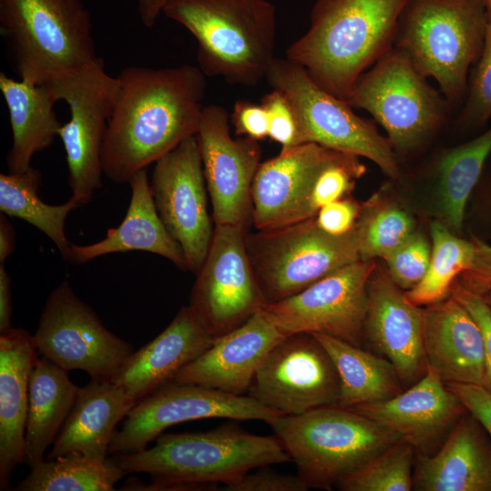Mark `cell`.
I'll use <instances>...</instances> for the list:
<instances>
[{
    "label": "cell",
    "instance_id": "6da1fadb",
    "mask_svg": "<svg viewBox=\"0 0 491 491\" xmlns=\"http://www.w3.org/2000/svg\"><path fill=\"white\" fill-rule=\"evenodd\" d=\"M205 76L192 65L124 68L104 142V175L117 184L129 183L195 136L205 107Z\"/></svg>",
    "mask_w": 491,
    "mask_h": 491
},
{
    "label": "cell",
    "instance_id": "7a4b0ae2",
    "mask_svg": "<svg viewBox=\"0 0 491 491\" xmlns=\"http://www.w3.org/2000/svg\"><path fill=\"white\" fill-rule=\"evenodd\" d=\"M151 448L115 455L126 474L145 473L150 484L127 481L121 490H213L261 466L291 462L276 436L250 434L234 424L206 432L161 434Z\"/></svg>",
    "mask_w": 491,
    "mask_h": 491
},
{
    "label": "cell",
    "instance_id": "3957f363",
    "mask_svg": "<svg viewBox=\"0 0 491 491\" xmlns=\"http://www.w3.org/2000/svg\"><path fill=\"white\" fill-rule=\"evenodd\" d=\"M409 0H316L306 32L286 51L314 81L348 103L363 73L393 46Z\"/></svg>",
    "mask_w": 491,
    "mask_h": 491
},
{
    "label": "cell",
    "instance_id": "277c9868",
    "mask_svg": "<svg viewBox=\"0 0 491 491\" xmlns=\"http://www.w3.org/2000/svg\"><path fill=\"white\" fill-rule=\"evenodd\" d=\"M163 15L195 38L206 76L256 85L276 58V9L268 0H169Z\"/></svg>",
    "mask_w": 491,
    "mask_h": 491
},
{
    "label": "cell",
    "instance_id": "5b68a950",
    "mask_svg": "<svg viewBox=\"0 0 491 491\" xmlns=\"http://www.w3.org/2000/svg\"><path fill=\"white\" fill-rule=\"evenodd\" d=\"M0 30L19 79L31 84L58 83L100 59L81 0H0Z\"/></svg>",
    "mask_w": 491,
    "mask_h": 491
},
{
    "label": "cell",
    "instance_id": "8992f818",
    "mask_svg": "<svg viewBox=\"0 0 491 491\" xmlns=\"http://www.w3.org/2000/svg\"><path fill=\"white\" fill-rule=\"evenodd\" d=\"M489 19L482 0H409L394 47L425 76L433 77L449 104L466 96L468 73L483 50Z\"/></svg>",
    "mask_w": 491,
    "mask_h": 491
},
{
    "label": "cell",
    "instance_id": "52a82bcc",
    "mask_svg": "<svg viewBox=\"0 0 491 491\" xmlns=\"http://www.w3.org/2000/svg\"><path fill=\"white\" fill-rule=\"evenodd\" d=\"M268 425L309 488L330 490L401 437L365 415L338 405L282 415Z\"/></svg>",
    "mask_w": 491,
    "mask_h": 491
},
{
    "label": "cell",
    "instance_id": "ba28073f",
    "mask_svg": "<svg viewBox=\"0 0 491 491\" xmlns=\"http://www.w3.org/2000/svg\"><path fill=\"white\" fill-rule=\"evenodd\" d=\"M246 246L267 305L360 260L356 225L345 235H333L318 226L316 216L276 228L247 231Z\"/></svg>",
    "mask_w": 491,
    "mask_h": 491
},
{
    "label": "cell",
    "instance_id": "9c48e42d",
    "mask_svg": "<svg viewBox=\"0 0 491 491\" xmlns=\"http://www.w3.org/2000/svg\"><path fill=\"white\" fill-rule=\"evenodd\" d=\"M290 103L297 124L296 145L315 143L366 157L391 178L399 176L397 157L389 140L371 121L356 115L347 102L325 90L298 64L275 58L266 78Z\"/></svg>",
    "mask_w": 491,
    "mask_h": 491
},
{
    "label": "cell",
    "instance_id": "30bf717a",
    "mask_svg": "<svg viewBox=\"0 0 491 491\" xmlns=\"http://www.w3.org/2000/svg\"><path fill=\"white\" fill-rule=\"evenodd\" d=\"M348 104L371 114L386 131L393 149L403 153L435 133L450 105L394 46L361 75Z\"/></svg>",
    "mask_w": 491,
    "mask_h": 491
},
{
    "label": "cell",
    "instance_id": "8fae6325",
    "mask_svg": "<svg viewBox=\"0 0 491 491\" xmlns=\"http://www.w3.org/2000/svg\"><path fill=\"white\" fill-rule=\"evenodd\" d=\"M57 101L69 107L70 118L59 137L66 155L72 196L83 205L102 186L103 148L108 121L118 91L117 76L110 75L100 58L86 69L50 85Z\"/></svg>",
    "mask_w": 491,
    "mask_h": 491
},
{
    "label": "cell",
    "instance_id": "7c38bea8",
    "mask_svg": "<svg viewBox=\"0 0 491 491\" xmlns=\"http://www.w3.org/2000/svg\"><path fill=\"white\" fill-rule=\"evenodd\" d=\"M33 338L42 356L67 371H85L92 380H112L135 351L103 325L67 281L50 293Z\"/></svg>",
    "mask_w": 491,
    "mask_h": 491
},
{
    "label": "cell",
    "instance_id": "4fadbf2b",
    "mask_svg": "<svg viewBox=\"0 0 491 491\" xmlns=\"http://www.w3.org/2000/svg\"><path fill=\"white\" fill-rule=\"evenodd\" d=\"M246 233L235 225H215L196 273L189 306L214 337L238 327L267 305L249 261Z\"/></svg>",
    "mask_w": 491,
    "mask_h": 491
},
{
    "label": "cell",
    "instance_id": "5bb4252c",
    "mask_svg": "<svg viewBox=\"0 0 491 491\" xmlns=\"http://www.w3.org/2000/svg\"><path fill=\"white\" fill-rule=\"evenodd\" d=\"M248 396L281 415L337 405L340 378L327 351L310 333L286 336L258 367Z\"/></svg>",
    "mask_w": 491,
    "mask_h": 491
},
{
    "label": "cell",
    "instance_id": "9a60e30c",
    "mask_svg": "<svg viewBox=\"0 0 491 491\" xmlns=\"http://www.w3.org/2000/svg\"><path fill=\"white\" fill-rule=\"evenodd\" d=\"M280 413L247 395L235 396L202 386L168 382L140 399L116 430L109 453L124 455L146 448L167 427L203 418L261 420L270 423Z\"/></svg>",
    "mask_w": 491,
    "mask_h": 491
},
{
    "label": "cell",
    "instance_id": "2e32d148",
    "mask_svg": "<svg viewBox=\"0 0 491 491\" xmlns=\"http://www.w3.org/2000/svg\"><path fill=\"white\" fill-rule=\"evenodd\" d=\"M376 267L374 260H359L265 308L287 336L324 334L361 346L365 340L366 287Z\"/></svg>",
    "mask_w": 491,
    "mask_h": 491
},
{
    "label": "cell",
    "instance_id": "e0dca14e",
    "mask_svg": "<svg viewBox=\"0 0 491 491\" xmlns=\"http://www.w3.org/2000/svg\"><path fill=\"white\" fill-rule=\"evenodd\" d=\"M150 186L157 213L181 246L187 270L196 274L207 255L214 228L195 135L155 163Z\"/></svg>",
    "mask_w": 491,
    "mask_h": 491
},
{
    "label": "cell",
    "instance_id": "ac0fdd59",
    "mask_svg": "<svg viewBox=\"0 0 491 491\" xmlns=\"http://www.w3.org/2000/svg\"><path fill=\"white\" fill-rule=\"evenodd\" d=\"M195 137L215 225L248 231L253 225L252 184L262 163L258 141L234 138L227 111L215 104L205 105Z\"/></svg>",
    "mask_w": 491,
    "mask_h": 491
},
{
    "label": "cell",
    "instance_id": "d6986e66",
    "mask_svg": "<svg viewBox=\"0 0 491 491\" xmlns=\"http://www.w3.org/2000/svg\"><path fill=\"white\" fill-rule=\"evenodd\" d=\"M342 153L306 143L281 148L277 155L262 162L251 189L255 228H276L315 217L311 208L315 185Z\"/></svg>",
    "mask_w": 491,
    "mask_h": 491
},
{
    "label": "cell",
    "instance_id": "ffe728a7",
    "mask_svg": "<svg viewBox=\"0 0 491 491\" xmlns=\"http://www.w3.org/2000/svg\"><path fill=\"white\" fill-rule=\"evenodd\" d=\"M286 336L264 307L238 327L215 337L172 381L245 396L266 355Z\"/></svg>",
    "mask_w": 491,
    "mask_h": 491
},
{
    "label": "cell",
    "instance_id": "44dd1931",
    "mask_svg": "<svg viewBox=\"0 0 491 491\" xmlns=\"http://www.w3.org/2000/svg\"><path fill=\"white\" fill-rule=\"evenodd\" d=\"M393 430L421 455H432L442 446L466 408L442 380L426 368L407 390L378 403L351 407Z\"/></svg>",
    "mask_w": 491,
    "mask_h": 491
},
{
    "label": "cell",
    "instance_id": "7402d4cb",
    "mask_svg": "<svg viewBox=\"0 0 491 491\" xmlns=\"http://www.w3.org/2000/svg\"><path fill=\"white\" fill-rule=\"evenodd\" d=\"M364 336L394 366L402 385L426 372L424 309L410 303L388 275L376 267L366 287Z\"/></svg>",
    "mask_w": 491,
    "mask_h": 491
},
{
    "label": "cell",
    "instance_id": "603a6c76",
    "mask_svg": "<svg viewBox=\"0 0 491 491\" xmlns=\"http://www.w3.org/2000/svg\"><path fill=\"white\" fill-rule=\"evenodd\" d=\"M190 306L177 312L155 338L134 351L111 381L136 404L171 382L187 363L207 349L214 340Z\"/></svg>",
    "mask_w": 491,
    "mask_h": 491
},
{
    "label": "cell",
    "instance_id": "cb8c5ba5",
    "mask_svg": "<svg viewBox=\"0 0 491 491\" xmlns=\"http://www.w3.org/2000/svg\"><path fill=\"white\" fill-rule=\"evenodd\" d=\"M426 368L445 383L486 385L481 330L466 307L450 295L424 308Z\"/></svg>",
    "mask_w": 491,
    "mask_h": 491
},
{
    "label": "cell",
    "instance_id": "d4e9b609",
    "mask_svg": "<svg viewBox=\"0 0 491 491\" xmlns=\"http://www.w3.org/2000/svg\"><path fill=\"white\" fill-rule=\"evenodd\" d=\"M413 489L491 491V438L468 411L437 451L416 453Z\"/></svg>",
    "mask_w": 491,
    "mask_h": 491
},
{
    "label": "cell",
    "instance_id": "484cf974",
    "mask_svg": "<svg viewBox=\"0 0 491 491\" xmlns=\"http://www.w3.org/2000/svg\"><path fill=\"white\" fill-rule=\"evenodd\" d=\"M33 335L12 327L0 334V489H10L25 462L30 376L37 358Z\"/></svg>",
    "mask_w": 491,
    "mask_h": 491
},
{
    "label": "cell",
    "instance_id": "4316f807",
    "mask_svg": "<svg viewBox=\"0 0 491 491\" xmlns=\"http://www.w3.org/2000/svg\"><path fill=\"white\" fill-rule=\"evenodd\" d=\"M135 403L111 380H92L80 387L76 401L46 459L79 454L105 461L116 426Z\"/></svg>",
    "mask_w": 491,
    "mask_h": 491
},
{
    "label": "cell",
    "instance_id": "83f0119b",
    "mask_svg": "<svg viewBox=\"0 0 491 491\" xmlns=\"http://www.w3.org/2000/svg\"><path fill=\"white\" fill-rule=\"evenodd\" d=\"M131 199L122 223L108 229L100 241L86 246H71L69 261L85 264L96 257L133 250L159 255L178 268L187 270L184 252L163 224L152 195L146 169L135 174L128 183Z\"/></svg>",
    "mask_w": 491,
    "mask_h": 491
},
{
    "label": "cell",
    "instance_id": "f1b7e54d",
    "mask_svg": "<svg viewBox=\"0 0 491 491\" xmlns=\"http://www.w3.org/2000/svg\"><path fill=\"white\" fill-rule=\"evenodd\" d=\"M0 90L5 102L12 132L6 157L9 173L24 172L34 155L49 148L63 124L55 105L58 102L50 85H35L0 74Z\"/></svg>",
    "mask_w": 491,
    "mask_h": 491
},
{
    "label": "cell",
    "instance_id": "f546056e",
    "mask_svg": "<svg viewBox=\"0 0 491 491\" xmlns=\"http://www.w3.org/2000/svg\"><path fill=\"white\" fill-rule=\"evenodd\" d=\"M67 370L49 359L37 357L29 382L25 462L33 467L45 460L76 401L80 387Z\"/></svg>",
    "mask_w": 491,
    "mask_h": 491
},
{
    "label": "cell",
    "instance_id": "4dcf8cb0",
    "mask_svg": "<svg viewBox=\"0 0 491 491\" xmlns=\"http://www.w3.org/2000/svg\"><path fill=\"white\" fill-rule=\"evenodd\" d=\"M313 335L327 351L338 373V406L351 408L378 403L402 392L399 376L386 358L327 335Z\"/></svg>",
    "mask_w": 491,
    "mask_h": 491
},
{
    "label": "cell",
    "instance_id": "1f68e13d",
    "mask_svg": "<svg viewBox=\"0 0 491 491\" xmlns=\"http://www.w3.org/2000/svg\"><path fill=\"white\" fill-rule=\"evenodd\" d=\"M41 182V172L34 167L20 173H2L0 211L5 215L23 219L36 227L55 245L68 262L72 244L65 235V220L82 205L74 196L62 205L45 203L38 195Z\"/></svg>",
    "mask_w": 491,
    "mask_h": 491
},
{
    "label": "cell",
    "instance_id": "d6a6232c",
    "mask_svg": "<svg viewBox=\"0 0 491 491\" xmlns=\"http://www.w3.org/2000/svg\"><path fill=\"white\" fill-rule=\"evenodd\" d=\"M491 154V127L456 146L437 164L440 209L448 226L462 229L467 201Z\"/></svg>",
    "mask_w": 491,
    "mask_h": 491
},
{
    "label": "cell",
    "instance_id": "836d02e7",
    "mask_svg": "<svg viewBox=\"0 0 491 491\" xmlns=\"http://www.w3.org/2000/svg\"><path fill=\"white\" fill-rule=\"evenodd\" d=\"M125 475L113 457L105 461L79 454L43 460L16 486L18 491H111Z\"/></svg>",
    "mask_w": 491,
    "mask_h": 491
},
{
    "label": "cell",
    "instance_id": "e575fe53",
    "mask_svg": "<svg viewBox=\"0 0 491 491\" xmlns=\"http://www.w3.org/2000/svg\"><path fill=\"white\" fill-rule=\"evenodd\" d=\"M432 238L431 258L422 280L405 295L416 306L440 302L451 294L456 278L472 264L475 246L472 240L455 235L439 221L430 225Z\"/></svg>",
    "mask_w": 491,
    "mask_h": 491
},
{
    "label": "cell",
    "instance_id": "d590c367",
    "mask_svg": "<svg viewBox=\"0 0 491 491\" xmlns=\"http://www.w3.org/2000/svg\"><path fill=\"white\" fill-rule=\"evenodd\" d=\"M416 450L400 438L336 486L343 491H410Z\"/></svg>",
    "mask_w": 491,
    "mask_h": 491
},
{
    "label": "cell",
    "instance_id": "8d00e7d4",
    "mask_svg": "<svg viewBox=\"0 0 491 491\" xmlns=\"http://www.w3.org/2000/svg\"><path fill=\"white\" fill-rule=\"evenodd\" d=\"M377 202L372 198L361 206L356 223L362 261L376 257L386 260L415 233L410 215L399 207L381 205Z\"/></svg>",
    "mask_w": 491,
    "mask_h": 491
},
{
    "label": "cell",
    "instance_id": "74e56055",
    "mask_svg": "<svg viewBox=\"0 0 491 491\" xmlns=\"http://www.w3.org/2000/svg\"><path fill=\"white\" fill-rule=\"evenodd\" d=\"M461 122L470 127L486 125L491 118V21L479 59L467 85Z\"/></svg>",
    "mask_w": 491,
    "mask_h": 491
},
{
    "label": "cell",
    "instance_id": "f35d334b",
    "mask_svg": "<svg viewBox=\"0 0 491 491\" xmlns=\"http://www.w3.org/2000/svg\"><path fill=\"white\" fill-rule=\"evenodd\" d=\"M430 258L428 242L424 235L415 232L386 259L388 276L399 288L407 291L425 276Z\"/></svg>",
    "mask_w": 491,
    "mask_h": 491
},
{
    "label": "cell",
    "instance_id": "ab89813d",
    "mask_svg": "<svg viewBox=\"0 0 491 491\" xmlns=\"http://www.w3.org/2000/svg\"><path fill=\"white\" fill-rule=\"evenodd\" d=\"M261 105L268 115V137L281 145V148L296 145L297 124L294 110L286 97L272 89L265 95Z\"/></svg>",
    "mask_w": 491,
    "mask_h": 491
},
{
    "label": "cell",
    "instance_id": "60d3db41",
    "mask_svg": "<svg viewBox=\"0 0 491 491\" xmlns=\"http://www.w3.org/2000/svg\"><path fill=\"white\" fill-rule=\"evenodd\" d=\"M270 466L255 468L239 478L223 485L225 491H306L309 489L297 476L279 474Z\"/></svg>",
    "mask_w": 491,
    "mask_h": 491
},
{
    "label": "cell",
    "instance_id": "b9f144b4",
    "mask_svg": "<svg viewBox=\"0 0 491 491\" xmlns=\"http://www.w3.org/2000/svg\"><path fill=\"white\" fill-rule=\"evenodd\" d=\"M459 301L477 323L484 340L486 356V385L484 387L491 392V307L484 296L476 295L456 280L451 287V294Z\"/></svg>",
    "mask_w": 491,
    "mask_h": 491
},
{
    "label": "cell",
    "instance_id": "7bdbcfd3",
    "mask_svg": "<svg viewBox=\"0 0 491 491\" xmlns=\"http://www.w3.org/2000/svg\"><path fill=\"white\" fill-rule=\"evenodd\" d=\"M475 253L471 266L458 277L457 282L467 290L485 296L491 291V245L472 235Z\"/></svg>",
    "mask_w": 491,
    "mask_h": 491
},
{
    "label": "cell",
    "instance_id": "ee69618b",
    "mask_svg": "<svg viewBox=\"0 0 491 491\" xmlns=\"http://www.w3.org/2000/svg\"><path fill=\"white\" fill-rule=\"evenodd\" d=\"M361 206L351 199H339L323 206L316 215L318 226L327 234L342 235L355 226Z\"/></svg>",
    "mask_w": 491,
    "mask_h": 491
},
{
    "label": "cell",
    "instance_id": "f6af8a7d",
    "mask_svg": "<svg viewBox=\"0 0 491 491\" xmlns=\"http://www.w3.org/2000/svg\"><path fill=\"white\" fill-rule=\"evenodd\" d=\"M231 120L237 135H245L256 141L268 136V115L261 104L237 100L234 105Z\"/></svg>",
    "mask_w": 491,
    "mask_h": 491
},
{
    "label": "cell",
    "instance_id": "bcb514c9",
    "mask_svg": "<svg viewBox=\"0 0 491 491\" xmlns=\"http://www.w3.org/2000/svg\"><path fill=\"white\" fill-rule=\"evenodd\" d=\"M466 410L484 426L491 438V392L480 385L445 383Z\"/></svg>",
    "mask_w": 491,
    "mask_h": 491
},
{
    "label": "cell",
    "instance_id": "7dc6e473",
    "mask_svg": "<svg viewBox=\"0 0 491 491\" xmlns=\"http://www.w3.org/2000/svg\"><path fill=\"white\" fill-rule=\"evenodd\" d=\"M11 279L5 266L0 265V334L12 328Z\"/></svg>",
    "mask_w": 491,
    "mask_h": 491
},
{
    "label": "cell",
    "instance_id": "c3c4849f",
    "mask_svg": "<svg viewBox=\"0 0 491 491\" xmlns=\"http://www.w3.org/2000/svg\"><path fill=\"white\" fill-rule=\"evenodd\" d=\"M135 2L139 18L147 28L155 25L157 19L163 15V9L169 0H134Z\"/></svg>",
    "mask_w": 491,
    "mask_h": 491
},
{
    "label": "cell",
    "instance_id": "681fc988",
    "mask_svg": "<svg viewBox=\"0 0 491 491\" xmlns=\"http://www.w3.org/2000/svg\"><path fill=\"white\" fill-rule=\"evenodd\" d=\"M15 245V230L5 215L0 217V265L13 253Z\"/></svg>",
    "mask_w": 491,
    "mask_h": 491
},
{
    "label": "cell",
    "instance_id": "f907efd6",
    "mask_svg": "<svg viewBox=\"0 0 491 491\" xmlns=\"http://www.w3.org/2000/svg\"><path fill=\"white\" fill-rule=\"evenodd\" d=\"M486 10L489 21H491V0H482Z\"/></svg>",
    "mask_w": 491,
    "mask_h": 491
},
{
    "label": "cell",
    "instance_id": "816d5d0a",
    "mask_svg": "<svg viewBox=\"0 0 491 491\" xmlns=\"http://www.w3.org/2000/svg\"><path fill=\"white\" fill-rule=\"evenodd\" d=\"M483 296L491 307V291Z\"/></svg>",
    "mask_w": 491,
    "mask_h": 491
}]
</instances>
